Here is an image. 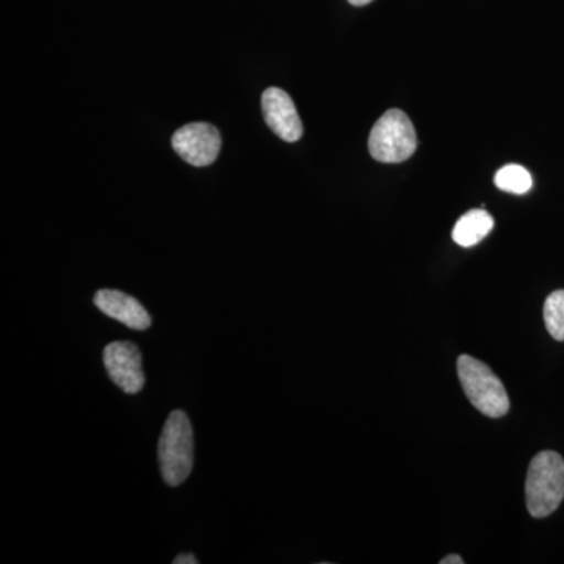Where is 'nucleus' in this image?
Here are the masks:
<instances>
[{
    "label": "nucleus",
    "instance_id": "nucleus-5",
    "mask_svg": "<svg viewBox=\"0 0 564 564\" xmlns=\"http://www.w3.org/2000/svg\"><path fill=\"white\" fill-rule=\"evenodd\" d=\"M173 150L193 166H209L217 161L221 137L217 128L207 122H192L174 132Z\"/></svg>",
    "mask_w": 564,
    "mask_h": 564
},
{
    "label": "nucleus",
    "instance_id": "nucleus-12",
    "mask_svg": "<svg viewBox=\"0 0 564 564\" xmlns=\"http://www.w3.org/2000/svg\"><path fill=\"white\" fill-rule=\"evenodd\" d=\"M174 564H198L195 555L182 554L173 562Z\"/></svg>",
    "mask_w": 564,
    "mask_h": 564
},
{
    "label": "nucleus",
    "instance_id": "nucleus-10",
    "mask_svg": "<svg viewBox=\"0 0 564 564\" xmlns=\"http://www.w3.org/2000/svg\"><path fill=\"white\" fill-rule=\"evenodd\" d=\"M494 184L500 191L514 193V195H524V193L533 187V177L524 166L511 163V165H505L503 169L497 172L496 177H494Z\"/></svg>",
    "mask_w": 564,
    "mask_h": 564
},
{
    "label": "nucleus",
    "instance_id": "nucleus-8",
    "mask_svg": "<svg viewBox=\"0 0 564 564\" xmlns=\"http://www.w3.org/2000/svg\"><path fill=\"white\" fill-rule=\"evenodd\" d=\"M95 304L107 317L121 322L135 332H144L151 326V315L144 310L143 304L120 291L102 289L96 292Z\"/></svg>",
    "mask_w": 564,
    "mask_h": 564
},
{
    "label": "nucleus",
    "instance_id": "nucleus-4",
    "mask_svg": "<svg viewBox=\"0 0 564 564\" xmlns=\"http://www.w3.org/2000/svg\"><path fill=\"white\" fill-rule=\"evenodd\" d=\"M417 148L413 122L404 111L392 109L373 126L369 137V151L375 161L400 163L408 161Z\"/></svg>",
    "mask_w": 564,
    "mask_h": 564
},
{
    "label": "nucleus",
    "instance_id": "nucleus-13",
    "mask_svg": "<svg viewBox=\"0 0 564 564\" xmlns=\"http://www.w3.org/2000/svg\"><path fill=\"white\" fill-rule=\"evenodd\" d=\"M441 564H463L464 560L459 555H447L441 560Z\"/></svg>",
    "mask_w": 564,
    "mask_h": 564
},
{
    "label": "nucleus",
    "instance_id": "nucleus-9",
    "mask_svg": "<svg viewBox=\"0 0 564 564\" xmlns=\"http://www.w3.org/2000/svg\"><path fill=\"white\" fill-rule=\"evenodd\" d=\"M494 220L491 215L484 209H474L464 214L456 221L452 237L459 247L470 248L480 243L492 231Z\"/></svg>",
    "mask_w": 564,
    "mask_h": 564
},
{
    "label": "nucleus",
    "instance_id": "nucleus-1",
    "mask_svg": "<svg viewBox=\"0 0 564 564\" xmlns=\"http://www.w3.org/2000/svg\"><path fill=\"white\" fill-rule=\"evenodd\" d=\"M195 462V440L192 423L184 411H173L163 426L159 441V464L169 486H180L187 480Z\"/></svg>",
    "mask_w": 564,
    "mask_h": 564
},
{
    "label": "nucleus",
    "instance_id": "nucleus-6",
    "mask_svg": "<svg viewBox=\"0 0 564 564\" xmlns=\"http://www.w3.org/2000/svg\"><path fill=\"white\" fill-rule=\"evenodd\" d=\"M104 366L118 388L129 395L143 391L147 378L143 372V358L135 344L111 343L104 348Z\"/></svg>",
    "mask_w": 564,
    "mask_h": 564
},
{
    "label": "nucleus",
    "instance_id": "nucleus-11",
    "mask_svg": "<svg viewBox=\"0 0 564 564\" xmlns=\"http://www.w3.org/2000/svg\"><path fill=\"white\" fill-rule=\"evenodd\" d=\"M544 323L555 340H564V291H555L545 300Z\"/></svg>",
    "mask_w": 564,
    "mask_h": 564
},
{
    "label": "nucleus",
    "instance_id": "nucleus-14",
    "mask_svg": "<svg viewBox=\"0 0 564 564\" xmlns=\"http://www.w3.org/2000/svg\"><path fill=\"white\" fill-rule=\"evenodd\" d=\"M348 2H350L351 6L355 7H364L367 6V3H372L373 0H348Z\"/></svg>",
    "mask_w": 564,
    "mask_h": 564
},
{
    "label": "nucleus",
    "instance_id": "nucleus-2",
    "mask_svg": "<svg viewBox=\"0 0 564 564\" xmlns=\"http://www.w3.org/2000/svg\"><path fill=\"white\" fill-rule=\"evenodd\" d=\"M564 499V462L555 452H541L532 459L525 481V500L533 518H547Z\"/></svg>",
    "mask_w": 564,
    "mask_h": 564
},
{
    "label": "nucleus",
    "instance_id": "nucleus-3",
    "mask_svg": "<svg viewBox=\"0 0 564 564\" xmlns=\"http://www.w3.org/2000/svg\"><path fill=\"white\" fill-rule=\"evenodd\" d=\"M458 378L467 399L481 414L499 419L510 411L507 389L485 362L469 355L459 356Z\"/></svg>",
    "mask_w": 564,
    "mask_h": 564
},
{
    "label": "nucleus",
    "instance_id": "nucleus-7",
    "mask_svg": "<svg viewBox=\"0 0 564 564\" xmlns=\"http://www.w3.org/2000/svg\"><path fill=\"white\" fill-rule=\"evenodd\" d=\"M262 111L267 126L280 139L293 143L303 135V124L291 96L281 88H267L262 95Z\"/></svg>",
    "mask_w": 564,
    "mask_h": 564
}]
</instances>
